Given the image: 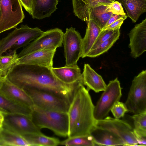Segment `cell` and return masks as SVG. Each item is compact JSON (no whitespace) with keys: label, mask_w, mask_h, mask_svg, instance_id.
<instances>
[{"label":"cell","mask_w":146,"mask_h":146,"mask_svg":"<svg viewBox=\"0 0 146 146\" xmlns=\"http://www.w3.org/2000/svg\"><path fill=\"white\" fill-rule=\"evenodd\" d=\"M138 143V145L146 146V136L134 132Z\"/></svg>","instance_id":"cell-36"},{"label":"cell","mask_w":146,"mask_h":146,"mask_svg":"<svg viewBox=\"0 0 146 146\" xmlns=\"http://www.w3.org/2000/svg\"><path fill=\"white\" fill-rule=\"evenodd\" d=\"M115 30H102L97 37L91 50L95 49L101 43L108 39L113 35Z\"/></svg>","instance_id":"cell-32"},{"label":"cell","mask_w":146,"mask_h":146,"mask_svg":"<svg viewBox=\"0 0 146 146\" xmlns=\"http://www.w3.org/2000/svg\"><path fill=\"white\" fill-rule=\"evenodd\" d=\"M1 128L0 129V131H1Z\"/></svg>","instance_id":"cell-42"},{"label":"cell","mask_w":146,"mask_h":146,"mask_svg":"<svg viewBox=\"0 0 146 146\" xmlns=\"http://www.w3.org/2000/svg\"><path fill=\"white\" fill-rule=\"evenodd\" d=\"M56 49L45 48L36 51L19 58L16 64H25L53 67V59Z\"/></svg>","instance_id":"cell-15"},{"label":"cell","mask_w":146,"mask_h":146,"mask_svg":"<svg viewBox=\"0 0 146 146\" xmlns=\"http://www.w3.org/2000/svg\"><path fill=\"white\" fill-rule=\"evenodd\" d=\"M30 146H55L60 144L57 138L46 136L42 133H29L22 135Z\"/></svg>","instance_id":"cell-26"},{"label":"cell","mask_w":146,"mask_h":146,"mask_svg":"<svg viewBox=\"0 0 146 146\" xmlns=\"http://www.w3.org/2000/svg\"><path fill=\"white\" fill-rule=\"evenodd\" d=\"M6 77L22 89L32 88L51 92L70 104L75 90L83 82L81 80L73 84H65L56 77L50 68L25 64L15 65Z\"/></svg>","instance_id":"cell-1"},{"label":"cell","mask_w":146,"mask_h":146,"mask_svg":"<svg viewBox=\"0 0 146 146\" xmlns=\"http://www.w3.org/2000/svg\"><path fill=\"white\" fill-rule=\"evenodd\" d=\"M33 0H19L21 5L29 14H31V7Z\"/></svg>","instance_id":"cell-35"},{"label":"cell","mask_w":146,"mask_h":146,"mask_svg":"<svg viewBox=\"0 0 146 146\" xmlns=\"http://www.w3.org/2000/svg\"><path fill=\"white\" fill-rule=\"evenodd\" d=\"M87 28L84 37L82 39V52L81 57H86L91 50L102 29L92 20L87 24Z\"/></svg>","instance_id":"cell-22"},{"label":"cell","mask_w":146,"mask_h":146,"mask_svg":"<svg viewBox=\"0 0 146 146\" xmlns=\"http://www.w3.org/2000/svg\"><path fill=\"white\" fill-rule=\"evenodd\" d=\"M127 16L125 15L123 17L115 21L109 25L104 28L102 30L109 29L115 30L120 29V27L123 23L124 21L127 18Z\"/></svg>","instance_id":"cell-34"},{"label":"cell","mask_w":146,"mask_h":146,"mask_svg":"<svg viewBox=\"0 0 146 146\" xmlns=\"http://www.w3.org/2000/svg\"><path fill=\"white\" fill-rule=\"evenodd\" d=\"M124 15H122L115 14H113L108 21L104 27H107L115 21L122 17Z\"/></svg>","instance_id":"cell-37"},{"label":"cell","mask_w":146,"mask_h":146,"mask_svg":"<svg viewBox=\"0 0 146 146\" xmlns=\"http://www.w3.org/2000/svg\"><path fill=\"white\" fill-rule=\"evenodd\" d=\"M4 119V115L3 113L0 111V119L3 121Z\"/></svg>","instance_id":"cell-38"},{"label":"cell","mask_w":146,"mask_h":146,"mask_svg":"<svg viewBox=\"0 0 146 146\" xmlns=\"http://www.w3.org/2000/svg\"><path fill=\"white\" fill-rule=\"evenodd\" d=\"M82 39L80 33L75 28H67L63 38L65 59V66L76 65L81 57Z\"/></svg>","instance_id":"cell-11"},{"label":"cell","mask_w":146,"mask_h":146,"mask_svg":"<svg viewBox=\"0 0 146 146\" xmlns=\"http://www.w3.org/2000/svg\"><path fill=\"white\" fill-rule=\"evenodd\" d=\"M2 122H3V121H1V119H0V129H1L2 128Z\"/></svg>","instance_id":"cell-40"},{"label":"cell","mask_w":146,"mask_h":146,"mask_svg":"<svg viewBox=\"0 0 146 146\" xmlns=\"http://www.w3.org/2000/svg\"><path fill=\"white\" fill-rule=\"evenodd\" d=\"M128 35L130 39L129 47L131 49V55L136 58L146 50V18L136 25Z\"/></svg>","instance_id":"cell-13"},{"label":"cell","mask_w":146,"mask_h":146,"mask_svg":"<svg viewBox=\"0 0 146 146\" xmlns=\"http://www.w3.org/2000/svg\"><path fill=\"white\" fill-rule=\"evenodd\" d=\"M0 146H30L22 135L2 127L0 132Z\"/></svg>","instance_id":"cell-25"},{"label":"cell","mask_w":146,"mask_h":146,"mask_svg":"<svg viewBox=\"0 0 146 146\" xmlns=\"http://www.w3.org/2000/svg\"><path fill=\"white\" fill-rule=\"evenodd\" d=\"M58 0H33L31 15L33 19H42L50 16L57 9Z\"/></svg>","instance_id":"cell-20"},{"label":"cell","mask_w":146,"mask_h":146,"mask_svg":"<svg viewBox=\"0 0 146 146\" xmlns=\"http://www.w3.org/2000/svg\"><path fill=\"white\" fill-rule=\"evenodd\" d=\"M122 96L120 83L116 78L109 82L94 107V116L96 121L104 119L108 115L115 104Z\"/></svg>","instance_id":"cell-6"},{"label":"cell","mask_w":146,"mask_h":146,"mask_svg":"<svg viewBox=\"0 0 146 146\" xmlns=\"http://www.w3.org/2000/svg\"><path fill=\"white\" fill-rule=\"evenodd\" d=\"M82 76L83 84L88 91L92 90L98 93L105 90L107 85L102 77L89 64H84Z\"/></svg>","instance_id":"cell-17"},{"label":"cell","mask_w":146,"mask_h":146,"mask_svg":"<svg viewBox=\"0 0 146 146\" xmlns=\"http://www.w3.org/2000/svg\"><path fill=\"white\" fill-rule=\"evenodd\" d=\"M1 3H0V18H1Z\"/></svg>","instance_id":"cell-41"},{"label":"cell","mask_w":146,"mask_h":146,"mask_svg":"<svg viewBox=\"0 0 146 146\" xmlns=\"http://www.w3.org/2000/svg\"><path fill=\"white\" fill-rule=\"evenodd\" d=\"M31 119L40 129L47 128L57 135L68 136L69 121L67 113L45 110L33 106Z\"/></svg>","instance_id":"cell-3"},{"label":"cell","mask_w":146,"mask_h":146,"mask_svg":"<svg viewBox=\"0 0 146 146\" xmlns=\"http://www.w3.org/2000/svg\"><path fill=\"white\" fill-rule=\"evenodd\" d=\"M120 35L119 29L116 30L108 39L101 43L95 49L91 50L86 57H95L107 52L119 39Z\"/></svg>","instance_id":"cell-27"},{"label":"cell","mask_w":146,"mask_h":146,"mask_svg":"<svg viewBox=\"0 0 146 146\" xmlns=\"http://www.w3.org/2000/svg\"><path fill=\"white\" fill-rule=\"evenodd\" d=\"M110 111L115 118L117 119L123 117L125 113L128 111L125 103L119 101L115 104Z\"/></svg>","instance_id":"cell-31"},{"label":"cell","mask_w":146,"mask_h":146,"mask_svg":"<svg viewBox=\"0 0 146 146\" xmlns=\"http://www.w3.org/2000/svg\"><path fill=\"white\" fill-rule=\"evenodd\" d=\"M95 125L115 134L125 143L126 146L138 145L133 128L125 121L107 116L102 119L96 121Z\"/></svg>","instance_id":"cell-9"},{"label":"cell","mask_w":146,"mask_h":146,"mask_svg":"<svg viewBox=\"0 0 146 146\" xmlns=\"http://www.w3.org/2000/svg\"><path fill=\"white\" fill-rule=\"evenodd\" d=\"M106 11L113 14L125 15L121 4L118 1H115L107 6Z\"/></svg>","instance_id":"cell-33"},{"label":"cell","mask_w":146,"mask_h":146,"mask_svg":"<svg viewBox=\"0 0 146 146\" xmlns=\"http://www.w3.org/2000/svg\"><path fill=\"white\" fill-rule=\"evenodd\" d=\"M89 134L92 137L96 145L126 146L125 143L115 134L95 125L91 130Z\"/></svg>","instance_id":"cell-16"},{"label":"cell","mask_w":146,"mask_h":146,"mask_svg":"<svg viewBox=\"0 0 146 146\" xmlns=\"http://www.w3.org/2000/svg\"><path fill=\"white\" fill-rule=\"evenodd\" d=\"M2 127L22 136L41 133L40 129L34 123L31 117L22 114L4 115Z\"/></svg>","instance_id":"cell-12"},{"label":"cell","mask_w":146,"mask_h":146,"mask_svg":"<svg viewBox=\"0 0 146 146\" xmlns=\"http://www.w3.org/2000/svg\"><path fill=\"white\" fill-rule=\"evenodd\" d=\"M4 77L0 76V88L2 85Z\"/></svg>","instance_id":"cell-39"},{"label":"cell","mask_w":146,"mask_h":146,"mask_svg":"<svg viewBox=\"0 0 146 146\" xmlns=\"http://www.w3.org/2000/svg\"><path fill=\"white\" fill-rule=\"evenodd\" d=\"M0 95L20 104L32 108L33 101L28 94L22 89L4 77L0 88Z\"/></svg>","instance_id":"cell-14"},{"label":"cell","mask_w":146,"mask_h":146,"mask_svg":"<svg viewBox=\"0 0 146 146\" xmlns=\"http://www.w3.org/2000/svg\"><path fill=\"white\" fill-rule=\"evenodd\" d=\"M107 6L98 5L90 9L88 12V20H92L102 30L113 14L106 11Z\"/></svg>","instance_id":"cell-24"},{"label":"cell","mask_w":146,"mask_h":146,"mask_svg":"<svg viewBox=\"0 0 146 146\" xmlns=\"http://www.w3.org/2000/svg\"><path fill=\"white\" fill-rule=\"evenodd\" d=\"M22 89L30 96L34 106L45 110L67 112L70 103L66 100L44 91L29 88Z\"/></svg>","instance_id":"cell-7"},{"label":"cell","mask_w":146,"mask_h":146,"mask_svg":"<svg viewBox=\"0 0 146 146\" xmlns=\"http://www.w3.org/2000/svg\"><path fill=\"white\" fill-rule=\"evenodd\" d=\"M51 70L59 80L65 84H73L82 79L80 69L77 64L61 67H52Z\"/></svg>","instance_id":"cell-18"},{"label":"cell","mask_w":146,"mask_h":146,"mask_svg":"<svg viewBox=\"0 0 146 146\" xmlns=\"http://www.w3.org/2000/svg\"><path fill=\"white\" fill-rule=\"evenodd\" d=\"M94 107L89 91L83 83H80L75 90L67 112L68 137L90 134L96 122L94 116Z\"/></svg>","instance_id":"cell-2"},{"label":"cell","mask_w":146,"mask_h":146,"mask_svg":"<svg viewBox=\"0 0 146 146\" xmlns=\"http://www.w3.org/2000/svg\"><path fill=\"white\" fill-rule=\"evenodd\" d=\"M44 32L38 27L31 28L27 25H21L6 37L0 40V56L7 50L11 53L18 49L24 47Z\"/></svg>","instance_id":"cell-4"},{"label":"cell","mask_w":146,"mask_h":146,"mask_svg":"<svg viewBox=\"0 0 146 146\" xmlns=\"http://www.w3.org/2000/svg\"><path fill=\"white\" fill-rule=\"evenodd\" d=\"M122 5L127 16L136 22L141 15L146 11V0H117Z\"/></svg>","instance_id":"cell-23"},{"label":"cell","mask_w":146,"mask_h":146,"mask_svg":"<svg viewBox=\"0 0 146 146\" xmlns=\"http://www.w3.org/2000/svg\"><path fill=\"white\" fill-rule=\"evenodd\" d=\"M16 51L6 56H0V76L6 77L8 73L18 61Z\"/></svg>","instance_id":"cell-28"},{"label":"cell","mask_w":146,"mask_h":146,"mask_svg":"<svg viewBox=\"0 0 146 146\" xmlns=\"http://www.w3.org/2000/svg\"><path fill=\"white\" fill-rule=\"evenodd\" d=\"M64 34L61 29L58 28L44 32L40 35L23 48L18 54V58L44 49H56L61 47Z\"/></svg>","instance_id":"cell-8"},{"label":"cell","mask_w":146,"mask_h":146,"mask_svg":"<svg viewBox=\"0 0 146 146\" xmlns=\"http://www.w3.org/2000/svg\"><path fill=\"white\" fill-rule=\"evenodd\" d=\"M0 34L16 27L25 18L19 0H0Z\"/></svg>","instance_id":"cell-10"},{"label":"cell","mask_w":146,"mask_h":146,"mask_svg":"<svg viewBox=\"0 0 146 146\" xmlns=\"http://www.w3.org/2000/svg\"><path fill=\"white\" fill-rule=\"evenodd\" d=\"M133 121L134 132L146 136V111L131 116Z\"/></svg>","instance_id":"cell-30"},{"label":"cell","mask_w":146,"mask_h":146,"mask_svg":"<svg viewBox=\"0 0 146 146\" xmlns=\"http://www.w3.org/2000/svg\"><path fill=\"white\" fill-rule=\"evenodd\" d=\"M60 145L67 146H94L96 145L92 136L90 134L68 137L60 142Z\"/></svg>","instance_id":"cell-29"},{"label":"cell","mask_w":146,"mask_h":146,"mask_svg":"<svg viewBox=\"0 0 146 146\" xmlns=\"http://www.w3.org/2000/svg\"><path fill=\"white\" fill-rule=\"evenodd\" d=\"M125 104L128 111L134 114L146 111L145 70L134 77Z\"/></svg>","instance_id":"cell-5"},{"label":"cell","mask_w":146,"mask_h":146,"mask_svg":"<svg viewBox=\"0 0 146 146\" xmlns=\"http://www.w3.org/2000/svg\"><path fill=\"white\" fill-rule=\"evenodd\" d=\"M0 111L3 114H20L26 115L31 118L32 109L23 106L0 95Z\"/></svg>","instance_id":"cell-21"},{"label":"cell","mask_w":146,"mask_h":146,"mask_svg":"<svg viewBox=\"0 0 146 146\" xmlns=\"http://www.w3.org/2000/svg\"><path fill=\"white\" fill-rule=\"evenodd\" d=\"M115 0H72L73 12L75 16L87 24L90 9L98 5H108Z\"/></svg>","instance_id":"cell-19"}]
</instances>
